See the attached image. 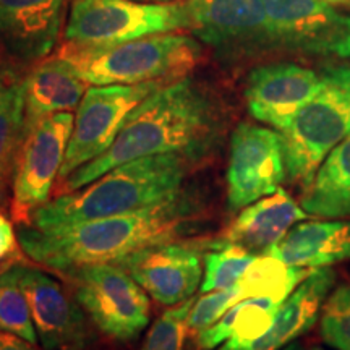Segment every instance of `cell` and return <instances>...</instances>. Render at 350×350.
Here are the masks:
<instances>
[{
  "instance_id": "836d02e7",
  "label": "cell",
  "mask_w": 350,
  "mask_h": 350,
  "mask_svg": "<svg viewBox=\"0 0 350 350\" xmlns=\"http://www.w3.org/2000/svg\"><path fill=\"white\" fill-rule=\"evenodd\" d=\"M135 2H144V3H170V2H180V0H135Z\"/></svg>"
},
{
  "instance_id": "5bb4252c",
  "label": "cell",
  "mask_w": 350,
  "mask_h": 350,
  "mask_svg": "<svg viewBox=\"0 0 350 350\" xmlns=\"http://www.w3.org/2000/svg\"><path fill=\"white\" fill-rule=\"evenodd\" d=\"M117 265L164 306L188 300L201 282L200 248L178 240L130 253Z\"/></svg>"
},
{
  "instance_id": "7a4b0ae2",
  "label": "cell",
  "mask_w": 350,
  "mask_h": 350,
  "mask_svg": "<svg viewBox=\"0 0 350 350\" xmlns=\"http://www.w3.org/2000/svg\"><path fill=\"white\" fill-rule=\"evenodd\" d=\"M198 201L178 190L133 213L94 219L54 230L18 226L23 252L44 268L68 271L98 262H117L151 245L177 242L200 222Z\"/></svg>"
},
{
  "instance_id": "ba28073f",
  "label": "cell",
  "mask_w": 350,
  "mask_h": 350,
  "mask_svg": "<svg viewBox=\"0 0 350 350\" xmlns=\"http://www.w3.org/2000/svg\"><path fill=\"white\" fill-rule=\"evenodd\" d=\"M165 85L157 81L139 85H106L88 88L77 109L73 131L59 172V182L104 154L125 120L148 96Z\"/></svg>"
},
{
  "instance_id": "1f68e13d",
  "label": "cell",
  "mask_w": 350,
  "mask_h": 350,
  "mask_svg": "<svg viewBox=\"0 0 350 350\" xmlns=\"http://www.w3.org/2000/svg\"><path fill=\"white\" fill-rule=\"evenodd\" d=\"M284 350H325L321 347H300V345H288V347H284Z\"/></svg>"
},
{
  "instance_id": "8992f818",
  "label": "cell",
  "mask_w": 350,
  "mask_h": 350,
  "mask_svg": "<svg viewBox=\"0 0 350 350\" xmlns=\"http://www.w3.org/2000/svg\"><path fill=\"white\" fill-rule=\"evenodd\" d=\"M178 29H190L187 2L73 0L65 39L78 46L100 47Z\"/></svg>"
},
{
  "instance_id": "f1b7e54d",
  "label": "cell",
  "mask_w": 350,
  "mask_h": 350,
  "mask_svg": "<svg viewBox=\"0 0 350 350\" xmlns=\"http://www.w3.org/2000/svg\"><path fill=\"white\" fill-rule=\"evenodd\" d=\"M18 247H16V234L13 224L0 211V262L18 258Z\"/></svg>"
},
{
  "instance_id": "52a82bcc",
  "label": "cell",
  "mask_w": 350,
  "mask_h": 350,
  "mask_svg": "<svg viewBox=\"0 0 350 350\" xmlns=\"http://www.w3.org/2000/svg\"><path fill=\"white\" fill-rule=\"evenodd\" d=\"M75 299L107 338L129 342L150 323V299L117 262H98L68 271Z\"/></svg>"
},
{
  "instance_id": "484cf974",
  "label": "cell",
  "mask_w": 350,
  "mask_h": 350,
  "mask_svg": "<svg viewBox=\"0 0 350 350\" xmlns=\"http://www.w3.org/2000/svg\"><path fill=\"white\" fill-rule=\"evenodd\" d=\"M195 300L188 299L170 306L148 331L139 350H183L188 332V314Z\"/></svg>"
},
{
  "instance_id": "e575fe53",
  "label": "cell",
  "mask_w": 350,
  "mask_h": 350,
  "mask_svg": "<svg viewBox=\"0 0 350 350\" xmlns=\"http://www.w3.org/2000/svg\"><path fill=\"white\" fill-rule=\"evenodd\" d=\"M16 260H20V256H18V258H12V260H8V261H3V262H0V269H2L3 266H7L8 262H12V261H16Z\"/></svg>"
},
{
  "instance_id": "3957f363",
  "label": "cell",
  "mask_w": 350,
  "mask_h": 350,
  "mask_svg": "<svg viewBox=\"0 0 350 350\" xmlns=\"http://www.w3.org/2000/svg\"><path fill=\"white\" fill-rule=\"evenodd\" d=\"M191 163L195 159L182 154H157L129 161L80 190L47 201L33 213L28 227L54 230L138 211L180 190Z\"/></svg>"
},
{
  "instance_id": "f546056e",
  "label": "cell",
  "mask_w": 350,
  "mask_h": 350,
  "mask_svg": "<svg viewBox=\"0 0 350 350\" xmlns=\"http://www.w3.org/2000/svg\"><path fill=\"white\" fill-rule=\"evenodd\" d=\"M21 65L16 64L15 60H12L5 52L0 51V94L7 90L8 86H12L13 83L20 81L21 78Z\"/></svg>"
},
{
  "instance_id": "d6986e66",
  "label": "cell",
  "mask_w": 350,
  "mask_h": 350,
  "mask_svg": "<svg viewBox=\"0 0 350 350\" xmlns=\"http://www.w3.org/2000/svg\"><path fill=\"white\" fill-rule=\"evenodd\" d=\"M268 255L310 269L350 260V221H314L292 227Z\"/></svg>"
},
{
  "instance_id": "603a6c76",
  "label": "cell",
  "mask_w": 350,
  "mask_h": 350,
  "mask_svg": "<svg viewBox=\"0 0 350 350\" xmlns=\"http://www.w3.org/2000/svg\"><path fill=\"white\" fill-rule=\"evenodd\" d=\"M25 130V78L0 94V211L12 198L10 188Z\"/></svg>"
},
{
  "instance_id": "d6a6232c",
  "label": "cell",
  "mask_w": 350,
  "mask_h": 350,
  "mask_svg": "<svg viewBox=\"0 0 350 350\" xmlns=\"http://www.w3.org/2000/svg\"><path fill=\"white\" fill-rule=\"evenodd\" d=\"M329 5H350V0H323Z\"/></svg>"
},
{
  "instance_id": "ac0fdd59",
  "label": "cell",
  "mask_w": 350,
  "mask_h": 350,
  "mask_svg": "<svg viewBox=\"0 0 350 350\" xmlns=\"http://www.w3.org/2000/svg\"><path fill=\"white\" fill-rule=\"evenodd\" d=\"M88 83L68 60L54 55L38 64L25 77V131L52 113L80 106Z\"/></svg>"
},
{
  "instance_id": "e0dca14e",
  "label": "cell",
  "mask_w": 350,
  "mask_h": 350,
  "mask_svg": "<svg viewBox=\"0 0 350 350\" xmlns=\"http://www.w3.org/2000/svg\"><path fill=\"white\" fill-rule=\"evenodd\" d=\"M308 216L286 190L278 188L273 195L245 206L217 242L237 245L255 256L268 255L295 222Z\"/></svg>"
},
{
  "instance_id": "9a60e30c",
  "label": "cell",
  "mask_w": 350,
  "mask_h": 350,
  "mask_svg": "<svg viewBox=\"0 0 350 350\" xmlns=\"http://www.w3.org/2000/svg\"><path fill=\"white\" fill-rule=\"evenodd\" d=\"M321 81V75L297 64L262 65L248 77L245 90L248 111L256 120L282 131L314 98Z\"/></svg>"
},
{
  "instance_id": "7c38bea8",
  "label": "cell",
  "mask_w": 350,
  "mask_h": 350,
  "mask_svg": "<svg viewBox=\"0 0 350 350\" xmlns=\"http://www.w3.org/2000/svg\"><path fill=\"white\" fill-rule=\"evenodd\" d=\"M187 10L195 36L221 51L278 46L261 0H187Z\"/></svg>"
},
{
  "instance_id": "4dcf8cb0",
  "label": "cell",
  "mask_w": 350,
  "mask_h": 350,
  "mask_svg": "<svg viewBox=\"0 0 350 350\" xmlns=\"http://www.w3.org/2000/svg\"><path fill=\"white\" fill-rule=\"evenodd\" d=\"M0 350H36V347L20 336L0 331Z\"/></svg>"
},
{
  "instance_id": "9c48e42d",
  "label": "cell",
  "mask_w": 350,
  "mask_h": 350,
  "mask_svg": "<svg viewBox=\"0 0 350 350\" xmlns=\"http://www.w3.org/2000/svg\"><path fill=\"white\" fill-rule=\"evenodd\" d=\"M75 117L52 113L23 133L12 182L10 214L18 226H28L33 213L47 203L59 177Z\"/></svg>"
},
{
  "instance_id": "7402d4cb",
  "label": "cell",
  "mask_w": 350,
  "mask_h": 350,
  "mask_svg": "<svg viewBox=\"0 0 350 350\" xmlns=\"http://www.w3.org/2000/svg\"><path fill=\"white\" fill-rule=\"evenodd\" d=\"M312 271L288 266L271 255L256 256L235 287L237 304L247 299H271L284 304Z\"/></svg>"
},
{
  "instance_id": "4fadbf2b",
  "label": "cell",
  "mask_w": 350,
  "mask_h": 350,
  "mask_svg": "<svg viewBox=\"0 0 350 350\" xmlns=\"http://www.w3.org/2000/svg\"><path fill=\"white\" fill-rule=\"evenodd\" d=\"M20 286L28 300L38 339L46 350H81L90 340L85 310L62 284L33 266H20Z\"/></svg>"
},
{
  "instance_id": "30bf717a",
  "label": "cell",
  "mask_w": 350,
  "mask_h": 350,
  "mask_svg": "<svg viewBox=\"0 0 350 350\" xmlns=\"http://www.w3.org/2000/svg\"><path fill=\"white\" fill-rule=\"evenodd\" d=\"M286 177L282 137L278 131L240 124L230 139L227 203L237 211L278 191Z\"/></svg>"
},
{
  "instance_id": "277c9868",
  "label": "cell",
  "mask_w": 350,
  "mask_h": 350,
  "mask_svg": "<svg viewBox=\"0 0 350 350\" xmlns=\"http://www.w3.org/2000/svg\"><path fill=\"white\" fill-rule=\"evenodd\" d=\"M57 55L68 60L88 85H139L157 81L169 85L200 64L203 47L182 33H159L116 44L78 46L65 42Z\"/></svg>"
},
{
  "instance_id": "4316f807",
  "label": "cell",
  "mask_w": 350,
  "mask_h": 350,
  "mask_svg": "<svg viewBox=\"0 0 350 350\" xmlns=\"http://www.w3.org/2000/svg\"><path fill=\"white\" fill-rule=\"evenodd\" d=\"M321 338L331 347L350 350V286H340L323 306Z\"/></svg>"
},
{
  "instance_id": "ffe728a7",
  "label": "cell",
  "mask_w": 350,
  "mask_h": 350,
  "mask_svg": "<svg viewBox=\"0 0 350 350\" xmlns=\"http://www.w3.org/2000/svg\"><path fill=\"white\" fill-rule=\"evenodd\" d=\"M336 274L331 268H314L278 310L271 329L245 350H282L317 321Z\"/></svg>"
},
{
  "instance_id": "d4e9b609",
  "label": "cell",
  "mask_w": 350,
  "mask_h": 350,
  "mask_svg": "<svg viewBox=\"0 0 350 350\" xmlns=\"http://www.w3.org/2000/svg\"><path fill=\"white\" fill-rule=\"evenodd\" d=\"M255 258V255L237 245L213 243L211 252L204 256V279L201 282V292L206 294L213 291H234Z\"/></svg>"
},
{
  "instance_id": "6da1fadb",
  "label": "cell",
  "mask_w": 350,
  "mask_h": 350,
  "mask_svg": "<svg viewBox=\"0 0 350 350\" xmlns=\"http://www.w3.org/2000/svg\"><path fill=\"white\" fill-rule=\"evenodd\" d=\"M221 131V109L211 91L195 78H180L148 96L125 120L112 146L59 182L57 193L80 190L117 165L157 154L198 161Z\"/></svg>"
},
{
  "instance_id": "cb8c5ba5",
  "label": "cell",
  "mask_w": 350,
  "mask_h": 350,
  "mask_svg": "<svg viewBox=\"0 0 350 350\" xmlns=\"http://www.w3.org/2000/svg\"><path fill=\"white\" fill-rule=\"evenodd\" d=\"M21 261H12L0 269V331L12 332L36 345L38 332L31 310L20 286Z\"/></svg>"
},
{
  "instance_id": "83f0119b",
  "label": "cell",
  "mask_w": 350,
  "mask_h": 350,
  "mask_svg": "<svg viewBox=\"0 0 350 350\" xmlns=\"http://www.w3.org/2000/svg\"><path fill=\"white\" fill-rule=\"evenodd\" d=\"M237 304V292L234 291H217L213 294L201 297L191 306L188 314V332L198 336L209 326H213L217 319L224 317L230 306Z\"/></svg>"
},
{
  "instance_id": "44dd1931",
  "label": "cell",
  "mask_w": 350,
  "mask_h": 350,
  "mask_svg": "<svg viewBox=\"0 0 350 350\" xmlns=\"http://www.w3.org/2000/svg\"><path fill=\"white\" fill-rule=\"evenodd\" d=\"M301 208L310 216H350V133L326 156L304 190Z\"/></svg>"
},
{
  "instance_id": "2e32d148",
  "label": "cell",
  "mask_w": 350,
  "mask_h": 350,
  "mask_svg": "<svg viewBox=\"0 0 350 350\" xmlns=\"http://www.w3.org/2000/svg\"><path fill=\"white\" fill-rule=\"evenodd\" d=\"M65 0H0V51L23 65L55 46Z\"/></svg>"
},
{
  "instance_id": "5b68a950",
  "label": "cell",
  "mask_w": 350,
  "mask_h": 350,
  "mask_svg": "<svg viewBox=\"0 0 350 350\" xmlns=\"http://www.w3.org/2000/svg\"><path fill=\"white\" fill-rule=\"evenodd\" d=\"M321 88L281 131L286 174L304 188L326 156L350 133V67H329Z\"/></svg>"
},
{
  "instance_id": "8fae6325",
  "label": "cell",
  "mask_w": 350,
  "mask_h": 350,
  "mask_svg": "<svg viewBox=\"0 0 350 350\" xmlns=\"http://www.w3.org/2000/svg\"><path fill=\"white\" fill-rule=\"evenodd\" d=\"M275 44L310 55L350 57V15L323 0H261Z\"/></svg>"
}]
</instances>
